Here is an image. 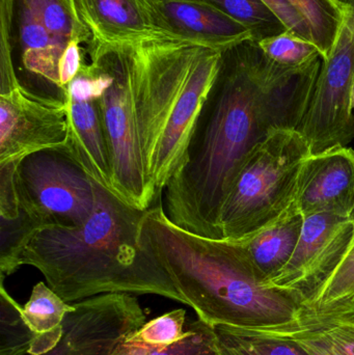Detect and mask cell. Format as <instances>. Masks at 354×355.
<instances>
[{
	"label": "cell",
	"instance_id": "1",
	"mask_svg": "<svg viewBox=\"0 0 354 355\" xmlns=\"http://www.w3.org/2000/svg\"><path fill=\"white\" fill-rule=\"evenodd\" d=\"M321 64L319 58L301 68L280 66L251 39L222 51L184 164L163 190L174 225L224 239L220 214L239 173L274 131L299 128Z\"/></svg>",
	"mask_w": 354,
	"mask_h": 355
},
{
	"label": "cell",
	"instance_id": "2",
	"mask_svg": "<svg viewBox=\"0 0 354 355\" xmlns=\"http://www.w3.org/2000/svg\"><path fill=\"white\" fill-rule=\"evenodd\" d=\"M145 211L95 182V207L80 227L37 230L18 266L35 267L64 302L108 293L154 294L186 304L166 269L139 243Z\"/></svg>",
	"mask_w": 354,
	"mask_h": 355
},
{
	"label": "cell",
	"instance_id": "3",
	"mask_svg": "<svg viewBox=\"0 0 354 355\" xmlns=\"http://www.w3.org/2000/svg\"><path fill=\"white\" fill-rule=\"evenodd\" d=\"M139 243L166 269L200 320L212 327H272L301 312L292 295L260 281L237 242L181 229L166 216L161 198L145 210Z\"/></svg>",
	"mask_w": 354,
	"mask_h": 355
},
{
	"label": "cell",
	"instance_id": "4",
	"mask_svg": "<svg viewBox=\"0 0 354 355\" xmlns=\"http://www.w3.org/2000/svg\"><path fill=\"white\" fill-rule=\"evenodd\" d=\"M141 48L143 166L160 200L170 178L184 164L222 51L180 39L145 40Z\"/></svg>",
	"mask_w": 354,
	"mask_h": 355
},
{
	"label": "cell",
	"instance_id": "5",
	"mask_svg": "<svg viewBox=\"0 0 354 355\" xmlns=\"http://www.w3.org/2000/svg\"><path fill=\"white\" fill-rule=\"evenodd\" d=\"M91 64L104 76L99 106L109 151L112 191L145 211L157 202L145 176L141 141L143 53L139 43L91 41Z\"/></svg>",
	"mask_w": 354,
	"mask_h": 355
},
{
	"label": "cell",
	"instance_id": "6",
	"mask_svg": "<svg viewBox=\"0 0 354 355\" xmlns=\"http://www.w3.org/2000/svg\"><path fill=\"white\" fill-rule=\"evenodd\" d=\"M311 150L297 129L276 130L251 153L222 207L224 240L240 241L283 216L297 200Z\"/></svg>",
	"mask_w": 354,
	"mask_h": 355
},
{
	"label": "cell",
	"instance_id": "7",
	"mask_svg": "<svg viewBox=\"0 0 354 355\" xmlns=\"http://www.w3.org/2000/svg\"><path fill=\"white\" fill-rule=\"evenodd\" d=\"M15 184L20 211L37 230L80 227L95 207V181L60 149L23 158Z\"/></svg>",
	"mask_w": 354,
	"mask_h": 355
},
{
	"label": "cell",
	"instance_id": "8",
	"mask_svg": "<svg viewBox=\"0 0 354 355\" xmlns=\"http://www.w3.org/2000/svg\"><path fill=\"white\" fill-rule=\"evenodd\" d=\"M346 1V18L334 48L322 60L311 100L297 128L311 154L347 147L354 139V0Z\"/></svg>",
	"mask_w": 354,
	"mask_h": 355
},
{
	"label": "cell",
	"instance_id": "9",
	"mask_svg": "<svg viewBox=\"0 0 354 355\" xmlns=\"http://www.w3.org/2000/svg\"><path fill=\"white\" fill-rule=\"evenodd\" d=\"M354 234V219L330 213L303 217L301 237L286 266L267 287L292 295L301 309L313 300L342 260Z\"/></svg>",
	"mask_w": 354,
	"mask_h": 355
},
{
	"label": "cell",
	"instance_id": "10",
	"mask_svg": "<svg viewBox=\"0 0 354 355\" xmlns=\"http://www.w3.org/2000/svg\"><path fill=\"white\" fill-rule=\"evenodd\" d=\"M145 323L134 294L108 293L74 302L57 345L43 355H112Z\"/></svg>",
	"mask_w": 354,
	"mask_h": 355
},
{
	"label": "cell",
	"instance_id": "11",
	"mask_svg": "<svg viewBox=\"0 0 354 355\" xmlns=\"http://www.w3.org/2000/svg\"><path fill=\"white\" fill-rule=\"evenodd\" d=\"M66 108L29 93L21 83L0 87V166L20 162L67 141Z\"/></svg>",
	"mask_w": 354,
	"mask_h": 355
},
{
	"label": "cell",
	"instance_id": "12",
	"mask_svg": "<svg viewBox=\"0 0 354 355\" xmlns=\"http://www.w3.org/2000/svg\"><path fill=\"white\" fill-rule=\"evenodd\" d=\"M104 85L101 71L83 64L67 87L68 135L62 150L94 181L112 191L109 151L100 112L99 98Z\"/></svg>",
	"mask_w": 354,
	"mask_h": 355
},
{
	"label": "cell",
	"instance_id": "13",
	"mask_svg": "<svg viewBox=\"0 0 354 355\" xmlns=\"http://www.w3.org/2000/svg\"><path fill=\"white\" fill-rule=\"evenodd\" d=\"M73 17L103 44L179 39L164 20L158 0H62ZM181 40V39H180Z\"/></svg>",
	"mask_w": 354,
	"mask_h": 355
},
{
	"label": "cell",
	"instance_id": "14",
	"mask_svg": "<svg viewBox=\"0 0 354 355\" xmlns=\"http://www.w3.org/2000/svg\"><path fill=\"white\" fill-rule=\"evenodd\" d=\"M295 202L303 217L330 213L353 218L354 150L336 147L311 154L303 164Z\"/></svg>",
	"mask_w": 354,
	"mask_h": 355
},
{
	"label": "cell",
	"instance_id": "15",
	"mask_svg": "<svg viewBox=\"0 0 354 355\" xmlns=\"http://www.w3.org/2000/svg\"><path fill=\"white\" fill-rule=\"evenodd\" d=\"M158 8L179 39L220 51L251 39L249 29L206 0H158Z\"/></svg>",
	"mask_w": 354,
	"mask_h": 355
},
{
	"label": "cell",
	"instance_id": "16",
	"mask_svg": "<svg viewBox=\"0 0 354 355\" xmlns=\"http://www.w3.org/2000/svg\"><path fill=\"white\" fill-rule=\"evenodd\" d=\"M234 329L247 335L292 342L309 355H354V311L337 315L299 312L297 319L283 324Z\"/></svg>",
	"mask_w": 354,
	"mask_h": 355
},
{
	"label": "cell",
	"instance_id": "17",
	"mask_svg": "<svg viewBox=\"0 0 354 355\" xmlns=\"http://www.w3.org/2000/svg\"><path fill=\"white\" fill-rule=\"evenodd\" d=\"M288 31L311 42L328 58L348 12L346 0H262Z\"/></svg>",
	"mask_w": 354,
	"mask_h": 355
},
{
	"label": "cell",
	"instance_id": "18",
	"mask_svg": "<svg viewBox=\"0 0 354 355\" xmlns=\"http://www.w3.org/2000/svg\"><path fill=\"white\" fill-rule=\"evenodd\" d=\"M303 215L297 202L278 220L254 235L235 241L242 248L260 281L267 286L290 260L301 237Z\"/></svg>",
	"mask_w": 354,
	"mask_h": 355
},
{
	"label": "cell",
	"instance_id": "19",
	"mask_svg": "<svg viewBox=\"0 0 354 355\" xmlns=\"http://www.w3.org/2000/svg\"><path fill=\"white\" fill-rule=\"evenodd\" d=\"M73 309L49 286L37 283L28 302L22 306V317L33 333V340L27 355H43L53 349L64 334V321Z\"/></svg>",
	"mask_w": 354,
	"mask_h": 355
},
{
	"label": "cell",
	"instance_id": "20",
	"mask_svg": "<svg viewBox=\"0 0 354 355\" xmlns=\"http://www.w3.org/2000/svg\"><path fill=\"white\" fill-rule=\"evenodd\" d=\"M112 355H220L218 337L212 325L195 321L182 339L170 346H152L137 339L134 331L127 336Z\"/></svg>",
	"mask_w": 354,
	"mask_h": 355
},
{
	"label": "cell",
	"instance_id": "21",
	"mask_svg": "<svg viewBox=\"0 0 354 355\" xmlns=\"http://www.w3.org/2000/svg\"><path fill=\"white\" fill-rule=\"evenodd\" d=\"M354 311V234L338 266L301 313L337 315Z\"/></svg>",
	"mask_w": 354,
	"mask_h": 355
},
{
	"label": "cell",
	"instance_id": "22",
	"mask_svg": "<svg viewBox=\"0 0 354 355\" xmlns=\"http://www.w3.org/2000/svg\"><path fill=\"white\" fill-rule=\"evenodd\" d=\"M249 29L259 42L288 31L284 23L262 0H206Z\"/></svg>",
	"mask_w": 354,
	"mask_h": 355
},
{
	"label": "cell",
	"instance_id": "23",
	"mask_svg": "<svg viewBox=\"0 0 354 355\" xmlns=\"http://www.w3.org/2000/svg\"><path fill=\"white\" fill-rule=\"evenodd\" d=\"M214 329L220 355H309L292 342L247 335L226 325Z\"/></svg>",
	"mask_w": 354,
	"mask_h": 355
},
{
	"label": "cell",
	"instance_id": "24",
	"mask_svg": "<svg viewBox=\"0 0 354 355\" xmlns=\"http://www.w3.org/2000/svg\"><path fill=\"white\" fill-rule=\"evenodd\" d=\"M20 6L30 10L48 31L64 45L73 40H91L87 29L69 12L62 0H19Z\"/></svg>",
	"mask_w": 354,
	"mask_h": 355
},
{
	"label": "cell",
	"instance_id": "25",
	"mask_svg": "<svg viewBox=\"0 0 354 355\" xmlns=\"http://www.w3.org/2000/svg\"><path fill=\"white\" fill-rule=\"evenodd\" d=\"M0 285V355H27L33 336L22 317V306Z\"/></svg>",
	"mask_w": 354,
	"mask_h": 355
},
{
	"label": "cell",
	"instance_id": "26",
	"mask_svg": "<svg viewBox=\"0 0 354 355\" xmlns=\"http://www.w3.org/2000/svg\"><path fill=\"white\" fill-rule=\"evenodd\" d=\"M264 53L280 66L301 68L321 58L318 48L291 31L259 42Z\"/></svg>",
	"mask_w": 354,
	"mask_h": 355
},
{
	"label": "cell",
	"instance_id": "27",
	"mask_svg": "<svg viewBox=\"0 0 354 355\" xmlns=\"http://www.w3.org/2000/svg\"><path fill=\"white\" fill-rule=\"evenodd\" d=\"M185 316L186 312L183 309L166 313L145 322L143 327L134 331V336L149 345H172L184 336Z\"/></svg>",
	"mask_w": 354,
	"mask_h": 355
},
{
	"label": "cell",
	"instance_id": "28",
	"mask_svg": "<svg viewBox=\"0 0 354 355\" xmlns=\"http://www.w3.org/2000/svg\"><path fill=\"white\" fill-rule=\"evenodd\" d=\"M19 162L0 166V219L12 220L20 215L15 174Z\"/></svg>",
	"mask_w": 354,
	"mask_h": 355
},
{
	"label": "cell",
	"instance_id": "29",
	"mask_svg": "<svg viewBox=\"0 0 354 355\" xmlns=\"http://www.w3.org/2000/svg\"><path fill=\"white\" fill-rule=\"evenodd\" d=\"M80 43L79 40L71 41L60 58V85L64 92L67 91V87L70 85L71 81L75 78L85 64L82 53H81Z\"/></svg>",
	"mask_w": 354,
	"mask_h": 355
},
{
	"label": "cell",
	"instance_id": "30",
	"mask_svg": "<svg viewBox=\"0 0 354 355\" xmlns=\"http://www.w3.org/2000/svg\"><path fill=\"white\" fill-rule=\"evenodd\" d=\"M351 105H353V108L354 110V83L353 87V92H351Z\"/></svg>",
	"mask_w": 354,
	"mask_h": 355
},
{
	"label": "cell",
	"instance_id": "31",
	"mask_svg": "<svg viewBox=\"0 0 354 355\" xmlns=\"http://www.w3.org/2000/svg\"><path fill=\"white\" fill-rule=\"evenodd\" d=\"M353 219H354V212H353Z\"/></svg>",
	"mask_w": 354,
	"mask_h": 355
}]
</instances>
